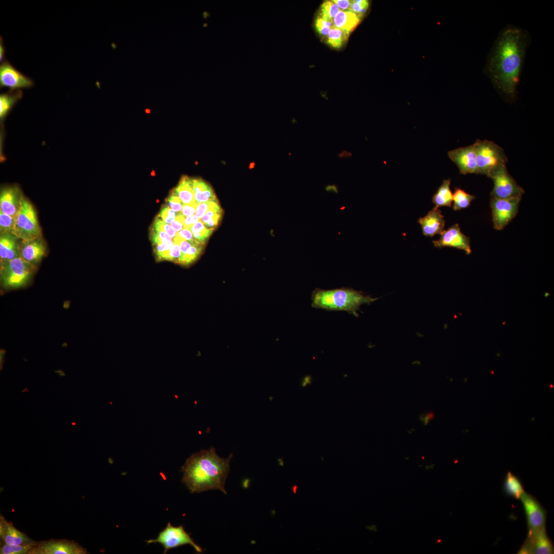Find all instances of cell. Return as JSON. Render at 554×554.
Returning <instances> with one entry per match:
<instances>
[{
  "instance_id": "obj_53",
  "label": "cell",
  "mask_w": 554,
  "mask_h": 554,
  "mask_svg": "<svg viewBox=\"0 0 554 554\" xmlns=\"http://www.w3.org/2000/svg\"><path fill=\"white\" fill-rule=\"evenodd\" d=\"M71 424H72V425H75L76 424V423L75 422H72Z\"/></svg>"
},
{
  "instance_id": "obj_45",
  "label": "cell",
  "mask_w": 554,
  "mask_h": 554,
  "mask_svg": "<svg viewBox=\"0 0 554 554\" xmlns=\"http://www.w3.org/2000/svg\"><path fill=\"white\" fill-rule=\"evenodd\" d=\"M198 242V241L195 239L189 241H187L185 240H182L180 245L181 251V255L183 254L190 247L196 244Z\"/></svg>"
},
{
  "instance_id": "obj_41",
  "label": "cell",
  "mask_w": 554,
  "mask_h": 554,
  "mask_svg": "<svg viewBox=\"0 0 554 554\" xmlns=\"http://www.w3.org/2000/svg\"><path fill=\"white\" fill-rule=\"evenodd\" d=\"M185 218L181 213L178 212L175 220L170 224V226L177 232L184 228Z\"/></svg>"
},
{
  "instance_id": "obj_28",
  "label": "cell",
  "mask_w": 554,
  "mask_h": 554,
  "mask_svg": "<svg viewBox=\"0 0 554 554\" xmlns=\"http://www.w3.org/2000/svg\"><path fill=\"white\" fill-rule=\"evenodd\" d=\"M349 32L333 26L328 34L327 43L335 48H340L347 39Z\"/></svg>"
},
{
  "instance_id": "obj_50",
  "label": "cell",
  "mask_w": 554,
  "mask_h": 554,
  "mask_svg": "<svg viewBox=\"0 0 554 554\" xmlns=\"http://www.w3.org/2000/svg\"><path fill=\"white\" fill-rule=\"evenodd\" d=\"M311 380L309 377L305 378L302 382V386L305 387L308 385L311 384Z\"/></svg>"
},
{
  "instance_id": "obj_7",
  "label": "cell",
  "mask_w": 554,
  "mask_h": 554,
  "mask_svg": "<svg viewBox=\"0 0 554 554\" xmlns=\"http://www.w3.org/2000/svg\"><path fill=\"white\" fill-rule=\"evenodd\" d=\"M40 233L35 210L30 202L24 197L16 217L14 234L23 241H27L38 238Z\"/></svg>"
},
{
  "instance_id": "obj_47",
  "label": "cell",
  "mask_w": 554,
  "mask_h": 554,
  "mask_svg": "<svg viewBox=\"0 0 554 554\" xmlns=\"http://www.w3.org/2000/svg\"><path fill=\"white\" fill-rule=\"evenodd\" d=\"M199 221V219L196 215L188 216L185 218L184 228L191 230L192 226Z\"/></svg>"
},
{
  "instance_id": "obj_14",
  "label": "cell",
  "mask_w": 554,
  "mask_h": 554,
  "mask_svg": "<svg viewBox=\"0 0 554 554\" xmlns=\"http://www.w3.org/2000/svg\"><path fill=\"white\" fill-rule=\"evenodd\" d=\"M518 553H553V544L546 533L545 528L536 531H528L527 539Z\"/></svg>"
},
{
  "instance_id": "obj_40",
  "label": "cell",
  "mask_w": 554,
  "mask_h": 554,
  "mask_svg": "<svg viewBox=\"0 0 554 554\" xmlns=\"http://www.w3.org/2000/svg\"><path fill=\"white\" fill-rule=\"evenodd\" d=\"M197 204L193 202L189 204H184L181 213L184 217H188L194 215L197 206Z\"/></svg>"
},
{
  "instance_id": "obj_12",
  "label": "cell",
  "mask_w": 554,
  "mask_h": 554,
  "mask_svg": "<svg viewBox=\"0 0 554 554\" xmlns=\"http://www.w3.org/2000/svg\"><path fill=\"white\" fill-rule=\"evenodd\" d=\"M32 79L24 75L6 60L0 65V87L12 90L29 88L34 86Z\"/></svg>"
},
{
  "instance_id": "obj_49",
  "label": "cell",
  "mask_w": 554,
  "mask_h": 554,
  "mask_svg": "<svg viewBox=\"0 0 554 554\" xmlns=\"http://www.w3.org/2000/svg\"><path fill=\"white\" fill-rule=\"evenodd\" d=\"M6 48L4 46V41L3 38L1 36L0 37V62L1 64L6 61L5 58Z\"/></svg>"
},
{
  "instance_id": "obj_33",
  "label": "cell",
  "mask_w": 554,
  "mask_h": 554,
  "mask_svg": "<svg viewBox=\"0 0 554 554\" xmlns=\"http://www.w3.org/2000/svg\"><path fill=\"white\" fill-rule=\"evenodd\" d=\"M15 222V217L6 214L0 211L1 234H14Z\"/></svg>"
},
{
  "instance_id": "obj_43",
  "label": "cell",
  "mask_w": 554,
  "mask_h": 554,
  "mask_svg": "<svg viewBox=\"0 0 554 554\" xmlns=\"http://www.w3.org/2000/svg\"><path fill=\"white\" fill-rule=\"evenodd\" d=\"M173 245V239H172L171 240L169 241L168 242H167L166 243H162L156 245H154L153 246L154 247L153 249L154 254L163 252L167 250H169L171 249Z\"/></svg>"
},
{
  "instance_id": "obj_35",
  "label": "cell",
  "mask_w": 554,
  "mask_h": 554,
  "mask_svg": "<svg viewBox=\"0 0 554 554\" xmlns=\"http://www.w3.org/2000/svg\"><path fill=\"white\" fill-rule=\"evenodd\" d=\"M172 239L164 231H156L151 228L150 239L153 246L166 243Z\"/></svg>"
},
{
  "instance_id": "obj_51",
  "label": "cell",
  "mask_w": 554,
  "mask_h": 554,
  "mask_svg": "<svg viewBox=\"0 0 554 554\" xmlns=\"http://www.w3.org/2000/svg\"><path fill=\"white\" fill-rule=\"evenodd\" d=\"M345 151H343L341 154H339V156L341 158H342V157H348V156H351V153L350 152H347V151L346 153H345Z\"/></svg>"
},
{
  "instance_id": "obj_44",
  "label": "cell",
  "mask_w": 554,
  "mask_h": 554,
  "mask_svg": "<svg viewBox=\"0 0 554 554\" xmlns=\"http://www.w3.org/2000/svg\"><path fill=\"white\" fill-rule=\"evenodd\" d=\"M222 216V213H215L205 226L209 229H214L218 225Z\"/></svg>"
},
{
  "instance_id": "obj_30",
  "label": "cell",
  "mask_w": 554,
  "mask_h": 554,
  "mask_svg": "<svg viewBox=\"0 0 554 554\" xmlns=\"http://www.w3.org/2000/svg\"><path fill=\"white\" fill-rule=\"evenodd\" d=\"M27 544L13 545L1 542V554H29L31 550L37 544Z\"/></svg>"
},
{
  "instance_id": "obj_3",
  "label": "cell",
  "mask_w": 554,
  "mask_h": 554,
  "mask_svg": "<svg viewBox=\"0 0 554 554\" xmlns=\"http://www.w3.org/2000/svg\"><path fill=\"white\" fill-rule=\"evenodd\" d=\"M377 299L352 288H316L312 293L311 306L327 310L345 311L357 316V311L361 305L369 304Z\"/></svg>"
},
{
  "instance_id": "obj_1",
  "label": "cell",
  "mask_w": 554,
  "mask_h": 554,
  "mask_svg": "<svg viewBox=\"0 0 554 554\" xmlns=\"http://www.w3.org/2000/svg\"><path fill=\"white\" fill-rule=\"evenodd\" d=\"M530 42L527 30L508 25L500 31L488 55L483 72L498 91L511 99L516 96Z\"/></svg>"
},
{
  "instance_id": "obj_20",
  "label": "cell",
  "mask_w": 554,
  "mask_h": 554,
  "mask_svg": "<svg viewBox=\"0 0 554 554\" xmlns=\"http://www.w3.org/2000/svg\"><path fill=\"white\" fill-rule=\"evenodd\" d=\"M17 237L12 234H1V261L9 260L20 256Z\"/></svg>"
},
{
  "instance_id": "obj_36",
  "label": "cell",
  "mask_w": 554,
  "mask_h": 554,
  "mask_svg": "<svg viewBox=\"0 0 554 554\" xmlns=\"http://www.w3.org/2000/svg\"><path fill=\"white\" fill-rule=\"evenodd\" d=\"M177 213L172 209L167 204L163 205L158 215L161 219L167 224H171L173 222Z\"/></svg>"
},
{
  "instance_id": "obj_11",
  "label": "cell",
  "mask_w": 554,
  "mask_h": 554,
  "mask_svg": "<svg viewBox=\"0 0 554 554\" xmlns=\"http://www.w3.org/2000/svg\"><path fill=\"white\" fill-rule=\"evenodd\" d=\"M520 499L525 512L528 531L533 532L545 528L546 512L539 501L525 492Z\"/></svg>"
},
{
  "instance_id": "obj_19",
  "label": "cell",
  "mask_w": 554,
  "mask_h": 554,
  "mask_svg": "<svg viewBox=\"0 0 554 554\" xmlns=\"http://www.w3.org/2000/svg\"><path fill=\"white\" fill-rule=\"evenodd\" d=\"M23 242V244L19 248V256L35 266L45 254V245L38 238Z\"/></svg>"
},
{
  "instance_id": "obj_39",
  "label": "cell",
  "mask_w": 554,
  "mask_h": 554,
  "mask_svg": "<svg viewBox=\"0 0 554 554\" xmlns=\"http://www.w3.org/2000/svg\"><path fill=\"white\" fill-rule=\"evenodd\" d=\"M166 202L167 205L174 211L181 212L184 204L177 196L171 193Z\"/></svg>"
},
{
  "instance_id": "obj_4",
  "label": "cell",
  "mask_w": 554,
  "mask_h": 554,
  "mask_svg": "<svg viewBox=\"0 0 554 554\" xmlns=\"http://www.w3.org/2000/svg\"><path fill=\"white\" fill-rule=\"evenodd\" d=\"M1 282L5 289H14L25 285L35 270V266L21 256L1 261Z\"/></svg>"
},
{
  "instance_id": "obj_18",
  "label": "cell",
  "mask_w": 554,
  "mask_h": 554,
  "mask_svg": "<svg viewBox=\"0 0 554 554\" xmlns=\"http://www.w3.org/2000/svg\"><path fill=\"white\" fill-rule=\"evenodd\" d=\"M0 538L2 542L9 545H18L37 543L16 529L2 515L0 516Z\"/></svg>"
},
{
  "instance_id": "obj_9",
  "label": "cell",
  "mask_w": 554,
  "mask_h": 554,
  "mask_svg": "<svg viewBox=\"0 0 554 554\" xmlns=\"http://www.w3.org/2000/svg\"><path fill=\"white\" fill-rule=\"evenodd\" d=\"M522 197L497 199L491 197L490 206L493 227L503 229L517 215Z\"/></svg>"
},
{
  "instance_id": "obj_27",
  "label": "cell",
  "mask_w": 554,
  "mask_h": 554,
  "mask_svg": "<svg viewBox=\"0 0 554 554\" xmlns=\"http://www.w3.org/2000/svg\"><path fill=\"white\" fill-rule=\"evenodd\" d=\"M475 196L465 192L461 188L456 187L453 193V209L460 210L468 208Z\"/></svg>"
},
{
  "instance_id": "obj_24",
  "label": "cell",
  "mask_w": 554,
  "mask_h": 554,
  "mask_svg": "<svg viewBox=\"0 0 554 554\" xmlns=\"http://www.w3.org/2000/svg\"><path fill=\"white\" fill-rule=\"evenodd\" d=\"M360 19L352 11L341 10L333 19V26L350 32L359 24Z\"/></svg>"
},
{
  "instance_id": "obj_37",
  "label": "cell",
  "mask_w": 554,
  "mask_h": 554,
  "mask_svg": "<svg viewBox=\"0 0 554 554\" xmlns=\"http://www.w3.org/2000/svg\"><path fill=\"white\" fill-rule=\"evenodd\" d=\"M369 6L367 1H352L351 11L356 13L360 18L366 11Z\"/></svg>"
},
{
  "instance_id": "obj_10",
  "label": "cell",
  "mask_w": 554,
  "mask_h": 554,
  "mask_svg": "<svg viewBox=\"0 0 554 554\" xmlns=\"http://www.w3.org/2000/svg\"><path fill=\"white\" fill-rule=\"evenodd\" d=\"M86 549L73 540L65 539L37 542L29 554H86Z\"/></svg>"
},
{
  "instance_id": "obj_16",
  "label": "cell",
  "mask_w": 554,
  "mask_h": 554,
  "mask_svg": "<svg viewBox=\"0 0 554 554\" xmlns=\"http://www.w3.org/2000/svg\"><path fill=\"white\" fill-rule=\"evenodd\" d=\"M23 198L21 190L17 186L2 188L0 194V211L16 218Z\"/></svg>"
},
{
  "instance_id": "obj_2",
  "label": "cell",
  "mask_w": 554,
  "mask_h": 554,
  "mask_svg": "<svg viewBox=\"0 0 554 554\" xmlns=\"http://www.w3.org/2000/svg\"><path fill=\"white\" fill-rule=\"evenodd\" d=\"M232 457L231 453L227 458H221L213 447L193 453L182 467V482L191 493L219 490L227 494L225 481Z\"/></svg>"
},
{
  "instance_id": "obj_29",
  "label": "cell",
  "mask_w": 554,
  "mask_h": 554,
  "mask_svg": "<svg viewBox=\"0 0 554 554\" xmlns=\"http://www.w3.org/2000/svg\"><path fill=\"white\" fill-rule=\"evenodd\" d=\"M204 244L205 243L199 241L196 244L188 249L181 256L180 265L187 266L193 263L202 251Z\"/></svg>"
},
{
  "instance_id": "obj_52",
  "label": "cell",
  "mask_w": 554,
  "mask_h": 554,
  "mask_svg": "<svg viewBox=\"0 0 554 554\" xmlns=\"http://www.w3.org/2000/svg\"><path fill=\"white\" fill-rule=\"evenodd\" d=\"M298 488V485H293L292 486V491H293V492L294 493H296V490H297Z\"/></svg>"
},
{
  "instance_id": "obj_25",
  "label": "cell",
  "mask_w": 554,
  "mask_h": 554,
  "mask_svg": "<svg viewBox=\"0 0 554 554\" xmlns=\"http://www.w3.org/2000/svg\"><path fill=\"white\" fill-rule=\"evenodd\" d=\"M451 180H444L441 186L432 198L435 207L446 206L450 207L452 202L453 194L450 188Z\"/></svg>"
},
{
  "instance_id": "obj_42",
  "label": "cell",
  "mask_w": 554,
  "mask_h": 554,
  "mask_svg": "<svg viewBox=\"0 0 554 554\" xmlns=\"http://www.w3.org/2000/svg\"><path fill=\"white\" fill-rule=\"evenodd\" d=\"M210 201L200 203L197 205L196 211L195 215L199 218V221L201 218L208 211L210 205Z\"/></svg>"
},
{
  "instance_id": "obj_22",
  "label": "cell",
  "mask_w": 554,
  "mask_h": 554,
  "mask_svg": "<svg viewBox=\"0 0 554 554\" xmlns=\"http://www.w3.org/2000/svg\"><path fill=\"white\" fill-rule=\"evenodd\" d=\"M21 90H12L0 95V119L3 122L16 103L23 97Z\"/></svg>"
},
{
  "instance_id": "obj_38",
  "label": "cell",
  "mask_w": 554,
  "mask_h": 554,
  "mask_svg": "<svg viewBox=\"0 0 554 554\" xmlns=\"http://www.w3.org/2000/svg\"><path fill=\"white\" fill-rule=\"evenodd\" d=\"M315 26L317 31L320 34L326 35L329 33L333 26V23L328 22L319 17L315 19Z\"/></svg>"
},
{
  "instance_id": "obj_15",
  "label": "cell",
  "mask_w": 554,
  "mask_h": 554,
  "mask_svg": "<svg viewBox=\"0 0 554 554\" xmlns=\"http://www.w3.org/2000/svg\"><path fill=\"white\" fill-rule=\"evenodd\" d=\"M448 156L457 165L460 173L478 174L477 156L473 144L449 151Z\"/></svg>"
},
{
  "instance_id": "obj_6",
  "label": "cell",
  "mask_w": 554,
  "mask_h": 554,
  "mask_svg": "<svg viewBox=\"0 0 554 554\" xmlns=\"http://www.w3.org/2000/svg\"><path fill=\"white\" fill-rule=\"evenodd\" d=\"M493 182L491 197L509 199L522 197L524 190L509 173L505 164L500 165L491 169L486 175Z\"/></svg>"
},
{
  "instance_id": "obj_8",
  "label": "cell",
  "mask_w": 554,
  "mask_h": 554,
  "mask_svg": "<svg viewBox=\"0 0 554 554\" xmlns=\"http://www.w3.org/2000/svg\"><path fill=\"white\" fill-rule=\"evenodd\" d=\"M148 544L160 543L164 548V553L170 549L177 547L190 545L197 552H202V548L193 541L189 535L185 530L183 526H173L168 523L166 527L159 534L155 539L146 541Z\"/></svg>"
},
{
  "instance_id": "obj_21",
  "label": "cell",
  "mask_w": 554,
  "mask_h": 554,
  "mask_svg": "<svg viewBox=\"0 0 554 554\" xmlns=\"http://www.w3.org/2000/svg\"><path fill=\"white\" fill-rule=\"evenodd\" d=\"M171 193L177 196L184 204L195 202L192 179L186 175L182 176Z\"/></svg>"
},
{
  "instance_id": "obj_32",
  "label": "cell",
  "mask_w": 554,
  "mask_h": 554,
  "mask_svg": "<svg viewBox=\"0 0 554 554\" xmlns=\"http://www.w3.org/2000/svg\"><path fill=\"white\" fill-rule=\"evenodd\" d=\"M213 229L206 228L201 221L195 223L191 228L194 239L203 243L209 238Z\"/></svg>"
},
{
  "instance_id": "obj_5",
  "label": "cell",
  "mask_w": 554,
  "mask_h": 554,
  "mask_svg": "<svg viewBox=\"0 0 554 554\" xmlns=\"http://www.w3.org/2000/svg\"><path fill=\"white\" fill-rule=\"evenodd\" d=\"M477 156L478 174L487 175L493 168L506 164L507 157L500 146L487 140H477L473 144Z\"/></svg>"
},
{
  "instance_id": "obj_31",
  "label": "cell",
  "mask_w": 554,
  "mask_h": 554,
  "mask_svg": "<svg viewBox=\"0 0 554 554\" xmlns=\"http://www.w3.org/2000/svg\"><path fill=\"white\" fill-rule=\"evenodd\" d=\"M340 9L333 1H326L321 6L320 17L333 23V19L340 11Z\"/></svg>"
},
{
  "instance_id": "obj_13",
  "label": "cell",
  "mask_w": 554,
  "mask_h": 554,
  "mask_svg": "<svg viewBox=\"0 0 554 554\" xmlns=\"http://www.w3.org/2000/svg\"><path fill=\"white\" fill-rule=\"evenodd\" d=\"M434 247L441 248L445 247L455 248L465 251L466 254L471 252L470 240L463 233L458 224L444 231L440 234V238L432 241Z\"/></svg>"
},
{
  "instance_id": "obj_17",
  "label": "cell",
  "mask_w": 554,
  "mask_h": 554,
  "mask_svg": "<svg viewBox=\"0 0 554 554\" xmlns=\"http://www.w3.org/2000/svg\"><path fill=\"white\" fill-rule=\"evenodd\" d=\"M418 222L421 225L423 235L430 237L440 234L444 231L445 224L441 211L435 207L426 215L420 217Z\"/></svg>"
},
{
  "instance_id": "obj_23",
  "label": "cell",
  "mask_w": 554,
  "mask_h": 554,
  "mask_svg": "<svg viewBox=\"0 0 554 554\" xmlns=\"http://www.w3.org/2000/svg\"><path fill=\"white\" fill-rule=\"evenodd\" d=\"M195 202L197 204L217 200L212 187L201 179H192Z\"/></svg>"
},
{
  "instance_id": "obj_26",
  "label": "cell",
  "mask_w": 554,
  "mask_h": 554,
  "mask_svg": "<svg viewBox=\"0 0 554 554\" xmlns=\"http://www.w3.org/2000/svg\"><path fill=\"white\" fill-rule=\"evenodd\" d=\"M506 494L516 499H520L525 492L523 485L518 478L511 472L507 473L503 484Z\"/></svg>"
},
{
  "instance_id": "obj_46",
  "label": "cell",
  "mask_w": 554,
  "mask_h": 554,
  "mask_svg": "<svg viewBox=\"0 0 554 554\" xmlns=\"http://www.w3.org/2000/svg\"><path fill=\"white\" fill-rule=\"evenodd\" d=\"M332 1L338 5L340 9L345 11H351L352 1L335 0Z\"/></svg>"
},
{
  "instance_id": "obj_48",
  "label": "cell",
  "mask_w": 554,
  "mask_h": 554,
  "mask_svg": "<svg viewBox=\"0 0 554 554\" xmlns=\"http://www.w3.org/2000/svg\"><path fill=\"white\" fill-rule=\"evenodd\" d=\"M177 234L185 240L189 241L194 239L191 231L186 228H183Z\"/></svg>"
},
{
  "instance_id": "obj_34",
  "label": "cell",
  "mask_w": 554,
  "mask_h": 554,
  "mask_svg": "<svg viewBox=\"0 0 554 554\" xmlns=\"http://www.w3.org/2000/svg\"><path fill=\"white\" fill-rule=\"evenodd\" d=\"M151 229L156 231H164L172 238H174L177 233L170 225L164 222L159 215L155 217Z\"/></svg>"
}]
</instances>
